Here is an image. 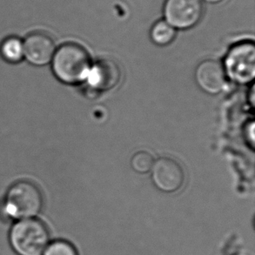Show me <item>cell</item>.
Returning a JSON list of instances; mask_svg holds the SVG:
<instances>
[{"label":"cell","instance_id":"cell-1","mask_svg":"<svg viewBox=\"0 0 255 255\" xmlns=\"http://www.w3.org/2000/svg\"><path fill=\"white\" fill-rule=\"evenodd\" d=\"M91 58L82 45L65 43L56 48L51 65L53 75L61 83L77 85L87 80Z\"/></svg>","mask_w":255,"mask_h":255},{"label":"cell","instance_id":"cell-2","mask_svg":"<svg viewBox=\"0 0 255 255\" xmlns=\"http://www.w3.org/2000/svg\"><path fill=\"white\" fill-rule=\"evenodd\" d=\"M44 205L41 191L29 180H19L8 188L1 204L5 217L12 221L37 218Z\"/></svg>","mask_w":255,"mask_h":255},{"label":"cell","instance_id":"cell-3","mask_svg":"<svg viewBox=\"0 0 255 255\" xmlns=\"http://www.w3.org/2000/svg\"><path fill=\"white\" fill-rule=\"evenodd\" d=\"M10 249L17 255H42L50 242L46 225L37 218L16 221L8 234Z\"/></svg>","mask_w":255,"mask_h":255},{"label":"cell","instance_id":"cell-4","mask_svg":"<svg viewBox=\"0 0 255 255\" xmlns=\"http://www.w3.org/2000/svg\"><path fill=\"white\" fill-rule=\"evenodd\" d=\"M226 75L235 83L247 85L255 77V45L253 41L240 42L228 51L224 66Z\"/></svg>","mask_w":255,"mask_h":255},{"label":"cell","instance_id":"cell-5","mask_svg":"<svg viewBox=\"0 0 255 255\" xmlns=\"http://www.w3.org/2000/svg\"><path fill=\"white\" fill-rule=\"evenodd\" d=\"M203 10L202 0H165L163 16L175 30H189L200 22Z\"/></svg>","mask_w":255,"mask_h":255},{"label":"cell","instance_id":"cell-6","mask_svg":"<svg viewBox=\"0 0 255 255\" xmlns=\"http://www.w3.org/2000/svg\"><path fill=\"white\" fill-rule=\"evenodd\" d=\"M151 171L154 186L164 193H175L185 183L186 176L182 166L170 157H161L155 160Z\"/></svg>","mask_w":255,"mask_h":255},{"label":"cell","instance_id":"cell-7","mask_svg":"<svg viewBox=\"0 0 255 255\" xmlns=\"http://www.w3.org/2000/svg\"><path fill=\"white\" fill-rule=\"evenodd\" d=\"M23 43L24 59L34 66H45L50 64L57 48L53 38L42 31L28 34L23 39Z\"/></svg>","mask_w":255,"mask_h":255},{"label":"cell","instance_id":"cell-8","mask_svg":"<svg viewBox=\"0 0 255 255\" xmlns=\"http://www.w3.org/2000/svg\"><path fill=\"white\" fill-rule=\"evenodd\" d=\"M194 77L200 89L212 95L221 93L227 81L223 65L214 59H206L200 63Z\"/></svg>","mask_w":255,"mask_h":255},{"label":"cell","instance_id":"cell-9","mask_svg":"<svg viewBox=\"0 0 255 255\" xmlns=\"http://www.w3.org/2000/svg\"><path fill=\"white\" fill-rule=\"evenodd\" d=\"M121 67L113 59H103L91 67L87 80L90 86L100 92H108L119 85L121 80Z\"/></svg>","mask_w":255,"mask_h":255},{"label":"cell","instance_id":"cell-10","mask_svg":"<svg viewBox=\"0 0 255 255\" xmlns=\"http://www.w3.org/2000/svg\"><path fill=\"white\" fill-rule=\"evenodd\" d=\"M0 55L5 62L18 64L24 60L23 39L17 36H9L0 44Z\"/></svg>","mask_w":255,"mask_h":255},{"label":"cell","instance_id":"cell-11","mask_svg":"<svg viewBox=\"0 0 255 255\" xmlns=\"http://www.w3.org/2000/svg\"><path fill=\"white\" fill-rule=\"evenodd\" d=\"M175 29L164 19L156 22L150 31L151 40L159 46L170 45L175 39Z\"/></svg>","mask_w":255,"mask_h":255},{"label":"cell","instance_id":"cell-12","mask_svg":"<svg viewBox=\"0 0 255 255\" xmlns=\"http://www.w3.org/2000/svg\"><path fill=\"white\" fill-rule=\"evenodd\" d=\"M154 161L155 160L151 153L145 151H140L136 152L134 155L131 157V168L138 173H147L152 170Z\"/></svg>","mask_w":255,"mask_h":255},{"label":"cell","instance_id":"cell-13","mask_svg":"<svg viewBox=\"0 0 255 255\" xmlns=\"http://www.w3.org/2000/svg\"><path fill=\"white\" fill-rule=\"evenodd\" d=\"M42 255H79V253L71 242L56 240L49 242Z\"/></svg>","mask_w":255,"mask_h":255},{"label":"cell","instance_id":"cell-14","mask_svg":"<svg viewBox=\"0 0 255 255\" xmlns=\"http://www.w3.org/2000/svg\"><path fill=\"white\" fill-rule=\"evenodd\" d=\"M246 133L248 135V139H249V142L251 143V145L254 146L255 145V123H254V121H251V123L250 125L249 124V126L247 127V129H246Z\"/></svg>","mask_w":255,"mask_h":255},{"label":"cell","instance_id":"cell-15","mask_svg":"<svg viewBox=\"0 0 255 255\" xmlns=\"http://www.w3.org/2000/svg\"><path fill=\"white\" fill-rule=\"evenodd\" d=\"M224 0H202V2H206V3H210V4H217V3H221Z\"/></svg>","mask_w":255,"mask_h":255}]
</instances>
